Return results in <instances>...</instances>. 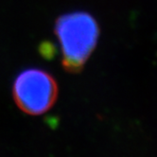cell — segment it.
<instances>
[{
	"label": "cell",
	"instance_id": "1",
	"mask_svg": "<svg viewBox=\"0 0 157 157\" xmlns=\"http://www.w3.org/2000/svg\"><path fill=\"white\" fill-rule=\"evenodd\" d=\"M56 34L62 47L63 66L69 72H78L97 46L99 28L90 14L74 13L57 21Z\"/></svg>",
	"mask_w": 157,
	"mask_h": 157
},
{
	"label": "cell",
	"instance_id": "2",
	"mask_svg": "<svg viewBox=\"0 0 157 157\" xmlns=\"http://www.w3.org/2000/svg\"><path fill=\"white\" fill-rule=\"evenodd\" d=\"M55 81L46 72L29 69L15 81L13 96L18 107L27 114L37 116L48 111L57 98Z\"/></svg>",
	"mask_w": 157,
	"mask_h": 157
}]
</instances>
